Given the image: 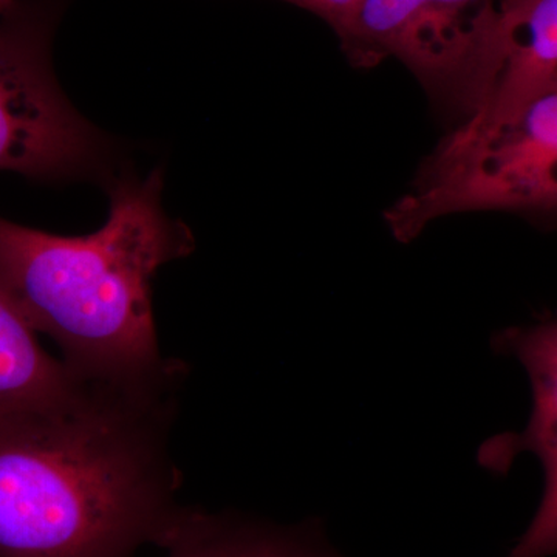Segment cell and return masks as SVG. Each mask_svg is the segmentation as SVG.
Listing matches in <instances>:
<instances>
[{"instance_id": "1", "label": "cell", "mask_w": 557, "mask_h": 557, "mask_svg": "<svg viewBox=\"0 0 557 557\" xmlns=\"http://www.w3.org/2000/svg\"><path fill=\"white\" fill-rule=\"evenodd\" d=\"M178 384L76 379L60 397L0 417V557L159 547L185 508L170 449Z\"/></svg>"}, {"instance_id": "2", "label": "cell", "mask_w": 557, "mask_h": 557, "mask_svg": "<svg viewBox=\"0 0 557 557\" xmlns=\"http://www.w3.org/2000/svg\"><path fill=\"white\" fill-rule=\"evenodd\" d=\"M163 178H123L108 222L87 236H58L0 218V293L33 332L60 347L72 375L152 386L182 379L161 355L152 309L157 271L194 249L188 226L161 200Z\"/></svg>"}, {"instance_id": "3", "label": "cell", "mask_w": 557, "mask_h": 557, "mask_svg": "<svg viewBox=\"0 0 557 557\" xmlns=\"http://www.w3.org/2000/svg\"><path fill=\"white\" fill-rule=\"evenodd\" d=\"M557 208V94L520 119L471 115L421 164L412 188L384 212L401 244L432 220L469 211H509L552 220Z\"/></svg>"}, {"instance_id": "4", "label": "cell", "mask_w": 557, "mask_h": 557, "mask_svg": "<svg viewBox=\"0 0 557 557\" xmlns=\"http://www.w3.org/2000/svg\"><path fill=\"white\" fill-rule=\"evenodd\" d=\"M505 27L496 0H362L343 42L361 67L398 58L438 109L467 120L496 86Z\"/></svg>"}, {"instance_id": "5", "label": "cell", "mask_w": 557, "mask_h": 557, "mask_svg": "<svg viewBox=\"0 0 557 557\" xmlns=\"http://www.w3.org/2000/svg\"><path fill=\"white\" fill-rule=\"evenodd\" d=\"M104 152L101 135L54 81L46 30L17 2L0 16V172L78 177L97 170Z\"/></svg>"}, {"instance_id": "6", "label": "cell", "mask_w": 557, "mask_h": 557, "mask_svg": "<svg viewBox=\"0 0 557 557\" xmlns=\"http://www.w3.org/2000/svg\"><path fill=\"white\" fill-rule=\"evenodd\" d=\"M494 351L522 362L531 381L533 410L520 434L505 432L480 446V467L507 475L523 450L536 454L544 491L536 516L515 547L519 557H549L557 549V322L552 313L528 327H509L493 336Z\"/></svg>"}, {"instance_id": "7", "label": "cell", "mask_w": 557, "mask_h": 557, "mask_svg": "<svg viewBox=\"0 0 557 557\" xmlns=\"http://www.w3.org/2000/svg\"><path fill=\"white\" fill-rule=\"evenodd\" d=\"M159 547L164 557H343L318 522L277 525L186 507Z\"/></svg>"}, {"instance_id": "8", "label": "cell", "mask_w": 557, "mask_h": 557, "mask_svg": "<svg viewBox=\"0 0 557 557\" xmlns=\"http://www.w3.org/2000/svg\"><path fill=\"white\" fill-rule=\"evenodd\" d=\"M505 11L507 49L493 94L474 115L487 123L520 119L557 94V0H519Z\"/></svg>"}, {"instance_id": "9", "label": "cell", "mask_w": 557, "mask_h": 557, "mask_svg": "<svg viewBox=\"0 0 557 557\" xmlns=\"http://www.w3.org/2000/svg\"><path fill=\"white\" fill-rule=\"evenodd\" d=\"M75 376L40 347L38 335L0 293V417L60 397Z\"/></svg>"}, {"instance_id": "10", "label": "cell", "mask_w": 557, "mask_h": 557, "mask_svg": "<svg viewBox=\"0 0 557 557\" xmlns=\"http://www.w3.org/2000/svg\"><path fill=\"white\" fill-rule=\"evenodd\" d=\"M302 9L313 11L333 25L341 38L346 35L362 0H287Z\"/></svg>"}, {"instance_id": "11", "label": "cell", "mask_w": 557, "mask_h": 557, "mask_svg": "<svg viewBox=\"0 0 557 557\" xmlns=\"http://www.w3.org/2000/svg\"><path fill=\"white\" fill-rule=\"evenodd\" d=\"M17 0H0V16L7 13V11L13 9L16 5Z\"/></svg>"}]
</instances>
